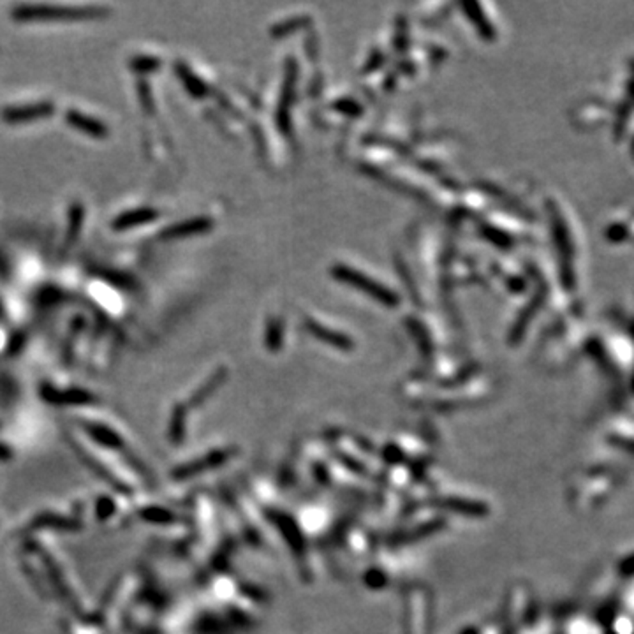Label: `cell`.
<instances>
[{
	"label": "cell",
	"mask_w": 634,
	"mask_h": 634,
	"mask_svg": "<svg viewBox=\"0 0 634 634\" xmlns=\"http://www.w3.org/2000/svg\"><path fill=\"white\" fill-rule=\"evenodd\" d=\"M152 217H153L152 212L142 210V212H136V214H127V215H123V217H120L119 222H117V225H119V228H129V225H132L134 222L148 221V219H152Z\"/></svg>",
	"instance_id": "cell-1"
}]
</instances>
